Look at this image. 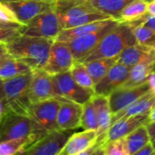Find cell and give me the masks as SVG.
I'll return each instance as SVG.
<instances>
[{
    "label": "cell",
    "instance_id": "obj_1",
    "mask_svg": "<svg viewBox=\"0 0 155 155\" xmlns=\"http://www.w3.org/2000/svg\"><path fill=\"white\" fill-rule=\"evenodd\" d=\"M54 41L20 34L6 45L11 57L24 61L35 70L45 68Z\"/></svg>",
    "mask_w": 155,
    "mask_h": 155
},
{
    "label": "cell",
    "instance_id": "obj_2",
    "mask_svg": "<svg viewBox=\"0 0 155 155\" xmlns=\"http://www.w3.org/2000/svg\"><path fill=\"white\" fill-rule=\"evenodd\" d=\"M53 8L62 30L110 18L98 11L88 0H54Z\"/></svg>",
    "mask_w": 155,
    "mask_h": 155
},
{
    "label": "cell",
    "instance_id": "obj_3",
    "mask_svg": "<svg viewBox=\"0 0 155 155\" xmlns=\"http://www.w3.org/2000/svg\"><path fill=\"white\" fill-rule=\"evenodd\" d=\"M138 44L132 28L120 22L98 44V46L82 60L88 62L98 58H118L123 49L129 46Z\"/></svg>",
    "mask_w": 155,
    "mask_h": 155
},
{
    "label": "cell",
    "instance_id": "obj_4",
    "mask_svg": "<svg viewBox=\"0 0 155 155\" xmlns=\"http://www.w3.org/2000/svg\"><path fill=\"white\" fill-rule=\"evenodd\" d=\"M48 133L28 114L13 110L6 115L0 124V141L26 139L35 142Z\"/></svg>",
    "mask_w": 155,
    "mask_h": 155
},
{
    "label": "cell",
    "instance_id": "obj_5",
    "mask_svg": "<svg viewBox=\"0 0 155 155\" xmlns=\"http://www.w3.org/2000/svg\"><path fill=\"white\" fill-rule=\"evenodd\" d=\"M32 72L18 76L3 81V91L11 110L28 114L31 101L29 99V87Z\"/></svg>",
    "mask_w": 155,
    "mask_h": 155
},
{
    "label": "cell",
    "instance_id": "obj_6",
    "mask_svg": "<svg viewBox=\"0 0 155 155\" xmlns=\"http://www.w3.org/2000/svg\"><path fill=\"white\" fill-rule=\"evenodd\" d=\"M52 82L54 95L58 99L84 104L95 94L93 91L87 90L78 84L72 78L70 71L52 75Z\"/></svg>",
    "mask_w": 155,
    "mask_h": 155
},
{
    "label": "cell",
    "instance_id": "obj_7",
    "mask_svg": "<svg viewBox=\"0 0 155 155\" xmlns=\"http://www.w3.org/2000/svg\"><path fill=\"white\" fill-rule=\"evenodd\" d=\"M61 31L62 28L54 8L38 15L20 28V34L53 40L57 39Z\"/></svg>",
    "mask_w": 155,
    "mask_h": 155
},
{
    "label": "cell",
    "instance_id": "obj_8",
    "mask_svg": "<svg viewBox=\"0 0 155 155\" xmlns=\"http://www.w3.org/2000/svg\"><path fill=\"white\" fill-rule=\"evenodd\" d=\"M119 24L120 21L115 20L110 25L100 30L91 32L64 42H66V44L70 48L75 60L82 62V60L98 46L101 40Z\"/></svg>",
    "mask_w": 155,
    "mask_h": 155
},
{
    "label": "cell",
    "instance_id": "obj_9",
    "mask_svg": "<svg viewBox=\"0 0 155 155\" xmlns=\"http://www.w3.org/2000/svg\"><path fill=\"white\" fill-rule=\"evenodd\" d=\"M61 103V100L52 98L46 101L32 103L28 110V114L47 132L58 130L57 116Z\"/></svg>",
    "mask_w": 155,
    "mask_h": 155
},
{
    "label": "cell",
    "instance_id": "obj_10",
    "mask_svg": "<svg viewBox=\"0 0 155 155\" xmlns=\"http://www.w3.org/2000/svg\"><path fill=\"white\" fill-rule=\"evenodd\" d=\"M70 135V130H57L48 132L18 155H58Z\"/></svg>",
    "mask_w": 155,
    "mask_h": 155
},
{
    "label": "cell",
    "instance_id": "obj_11",
    "mask_svg": "<svg viewBox=\"0 0 155 155\" xmlns=\"http://www.w3.org/2000/svg\"><path fill=\"white\" fill-rule=\"evenodd\" d=\"M76 62L72 52L64 41L55 40L50 48L48 62L44 69L50 75L70 71Z\"/></svg>",
    "mask_w": 155,
    "mask_h": 155
},
{
    "label": "cell",
    "instance_id": "obj_12",
    "mask_svg": "<svg viewBox=\"0 0 155 155\" xmlns=\"http://www.w3.org/2000/svg\"><path fill=\"white\" fill-rule=\"evenodd\" d=\"M130 68L116 62L102 79L94 85V93L109 97L118 88L121 87L128 80Z\"/></svg>",
    "mask_w": 155,
    "mask_h": 155
},
{
    "label": "cell",
    "instance_id": "obj_13",
    "mask_svg": "<svg viewBox=\"0 0 155 155\" xmlns=\"http://www.w3.org/2000/svg\"><path fill=\"white\" fill-rule=\"evenodd\" d=\"M150 91V89L148 82L132 88H118L108 97L112 115L121 111Z\"/></svg>",
    "mask_w": 155,
    "mask_h": 155
},
{
    "label": "cell",
    "instance_id": "obj_14",
    "mask_svg": "<svg viewBox=\"0 0 155 155\" xmlns=\"http://www.w3.org/2000/svg\"><path fill=\"white\" fill-rule=\"evenodd\" d=\"M56 98L53 91L52 75L43 69L32 71L29 87V99L32 103Z\"/></svg>",
    "mask_w": 155,
    "mask_h": 155
},
{
    "label": "cell",
    "instance_id": "obj_15",
    "mask_svg": "<svg viewBox=\"0 0 155 155\" xmlns=\"http://www.w3.org/2000/svg\"><path fill=\"white\" fill-rule=\"evenodd\" d=\"M61 100L57 116V127L59 130H73L81 127L82 104Z\"/></svg>",
    "mask_w": 155,
    "mask_h": 155
},
{
    "label": "cell",
    "instance_id": "obj_16",
    "mask_svg": "<svg viewBox=\"0 0 155 155\" xmlns=\"http://www.w3.org/2000/svg\"><path fill=\"white\" fill-rule=\"evenodd\" d=\"M8 7L13 10L18 21L23 25H27L33 18L38 15L52 9L54 7V1H33V0H25V1H15L7 3Z\"/></svg>",
    "mask_w": 155,
    "mask_h": 155
},
{
    "label": "cell",
    "instance_id": "obj_17",
    "mask_svg": "<svg viewBox=\"0 0 155 155\" xmlns=\"http://www.w3.org/2000/svg\"><path fill=\"white\" fill-rule=\"evenodd\" d=\"M149 114L150 112L130 116L127 118H121L112 122L107 131L105 142L125 138L127 135H129L130 132H132L140 126L148 123Z\"/></svg>",
    "mask_w": 155,
    "mask_h": 155
},
{
    "label": "cell",
    "instance_id": "obj_18",
    "mask_svg": "<svg viewBox=\"0 0 155 155\" xmlns=\"http://www.w3.org/2000/svg\"><path fill=\"white\" fill-rule=\"evenodd\" d=\"M98 131L84 130L81 132L73 133L69 136L58 155H78L98 142Z\"/></svg>",
    "mask_w": 155,
    "mask_h": 155
},
{
    "label": "cell",
    "instance_id": "obj_19",
    "mask_svg": "<svg viewBox=\"0 0 155 155\" xmlns=\"http://www.w3.org/2000/svg\"><path fill=\"white\" fill-rule=\"evenodd\" d=\"M155 71V49H152L142 60L132 66L130 69L128 80L121 86L132 88L147 82L149 76Z\"/></svg>",
    "mask_w": 155,
    "mask_h": 155
},
{
    "label": "cell",
    "instance_id": "obj_20",
    "mask_svg": "<svg viewBox=\"0 0 155 155\" xmlns=\"http://www.w3.org/2000/svg\"><path fill=\"white\" fill-rule=\"evenodd\" d=\"M97 121H98V142H105V137L112 122V113L110 108L109 98L103 95L94 94L91 98Z\"/></svg>",
    "mask_w": 155,
    "mask_h": 155
},
{
    "label": "cell",
    "instance_id": "obj_21",
    "mask_svg": "<svg viewBox=\"0 0 155 155\" xmlns=\"http://www.w3.org/2000/svg\"><path fill=\"white\" fill-rule=\"evenodd\" d=\"M153 107H155V93L150 91L133 103H131L124 110H122L121 111L112 115V122L121 118L149 113Z\"/></svg>",
    "mask_w": 155,
    "mask_h": 155
},
{
    "label": "cell",
    "instance_id": "obj_22",
    "mask_svg": "<svg viewBox=\"0 0 155 155\" xmlns=\"http://www.w3.org/2000/svg\"><path fill=\"white\" fill-rule=\"evenodd\" d=\"M114 21H115V19L109 18V19H105V20L95 21V22H92V23L85 24V25H82V26H79V27L68 28V29H64L59 33V35L58 36L56 40L68 41V40H70L72 38L80 37V36L100 30V29L110 25Z\"/></svg>",
    "mask_w": 155,
    "mask_h": 155
},
{
    "label": "cell",
    "instance_id": "obj_23",
    "mask_svg": "<svg viewBox=\"0 0 155 155\" xmlns=\"http://www.w3.org/2000/svg\"><path fill=\"white\" fill-rule=\"evenodd\" d=\"M100 12L115 20L120 19L121 13L125 7L134 0H88Z\"/></svg>",
    "mask_w": 155,
    "mask_h": 155
},
{
    "label": "cell",
    "instance_id": "obj_24",
    "mask_svg": "<svg viewBox=\"0 0 155 155\" xmlns=\"http://www.w3.org/2000/svg\"><path fill=\"white\" fill-rule=\"evenodd\" d=\"M32 71L33 69L27 63L10 56L0 64V80L4 81Z\"/></svg>",
    "mask_w": 155,
    "mask_h": 155
},
{
    "label": "cell",
    "instance_id": "obj_25",
    "mask_svg": "<svg viewBox=\"0 0 155 155\" xmlns=\"http://www.w3.org/2000/svg\"><path fill=\"white\" fill-rule=\"evenodd\" d=\"M124 141L130 155L134 154L150 143V139L146 125H141L134 130L124 138Z\"/></svg>",
    "mask_w": 155,
    "mask_h": 155
},
{
    "label": "cell",
    "instance_id": "obj_26",
    "mask_svg": "<svg viewBox=\"0 0 155 155\" xmlns=\"http://www.w3.org/2000/svg\"><path fill=\"white\" fill-rule=\"evenodd\" d=\"M151 50L152 48L140 44L129 46L125 48L123 51L120 54V56L118 57V62L131 68L132 66L142 60Z\"/></svg>",
    "mask_w": 155,
    "mask_h": 155
},
{
    "label": "cell",
    "instance_id": "obj_27",
    "mask_svg": "<svg viewBox=\"0 0 155 155\" xmlns=\"http://www.w3.org/2000/svg\"><path fill=\"white\" fill-rule=\"evenodd\" d=\"M118 61V58H98L84 62L94 84L99 82L107 74L110 68Z\"/></svg>",
    "mask_w": 155,
    "mask_h": 155
},
{
    "label": "cell",
    "instance_id": "obj_28",
    "mask_svg": "<svg viewBox=\"0 0 155 155\" xmlns=\"http://www.w3.org/2000/svg\"><path fill=\"white\" fill-rule=\"evenodd\" d=\"M148 2L146 0H134L123 9L120 22L128 23L136 20L147 13Z\"/></svg>",
    "mask_w": 155,
    "mask_h": 155
},
{
    "label": "cell",
    "instance_id": "obj_29",
    "mask_svg": "<svg viewBox=\"0 0 155 155\" xmlns=\"http://www.w3.org/2000/svg\"><path fill=\"white\" fill-rule=\"evenodd\" d=\"M70 73L74 81L80 86L94 91L95 84L83 62L76 61L70 69Z\"/></svg>",
    "mask_w": 155,
    "mask_h": 155
},
{
    "label": "cell",
    "instance_id": "obj_30",
    "mask_svg": "<svg viewBox=\"0 0 155 155\" xmlns=\"http://www.w3.org/2000/svg\"><path fill=\"white\" fill-rule=\"evenodd\" d=\"M32 143L34 142L26 139L0 141V155H18Z\"/></svg>",
    "mask_w": 155,
    "mask_h": 155
},
{
    "label": "cell",
    "instance_id": "obj_31",
    "mask_svg": "<svg viewBox=\"0 0 155 155\" xmlns=\"http://www.w3.org/2000/svg\"><path fill=\"white\" fill-rule=\"evenodd\" d=\"M81 128L84 130H94L98 131V121L91 99L82 104Z\"/></svg>",
    "mask_w": 155,
    "mask_h": 155
},
{
    "label": "cell",
    "instance_id": "obj_32",
    "mask_svg": "<svg viewBox=\"0 0 155 155\" xmlns=\"http://www.w3.org/2000/svg\"><path fill=\"white\" fill-rule=\"evenodd\" d=\"M138 44L155 49V30L143 25L132 28Z\"/></svg>",
    "mask_w": 155,
    "mask_h": 155
},
{
    "label": "cell",
    "instance_id": "obj_33",
    "mask_svg": "<svg viewBox=\"0 0 155 155\" xmlns=\"http://www.w3.org/2000/svg\"><path fill=\"white\" fill-rule=\"evenodd\" d=\"M105 155H130L126 148L124 138L104 142Z\"/></svg>",
    "mask_w": 155,
    "mask_h": 155
},
{
    "label": "cell",
    "instance_id": "obj_34",
    "mask_svg": "<svg viewBox=\"0 0 155 155\" xmlns=\"http://www.w3.org/2000/svg\"><path fill=\"white\" fill-rule=\"evenodd\" d=\"M0 20L8 22V23H15V24L22 25L18 21L13 10L8 7L7 3H4V2H0Z\"/></svg>",
    "mask_w": 155,
    "mask_h": 155
},
{
    "label": "cell",
    "instance_id": "obj_35",
    "mask_svg": "<svg viewBox=\"0 0 155 155\" xmlns=\"http://www.w3.org/2000/svg\"><path fill=\"white\" fill-rule=\"evenodd\" d=\"M21 28L0 27V42L7 44L8 42H9L10 40H12L13 38L20 35Z\"/></svg>",
    "mask_w": 155,
    "mask_h": 155
},
{
    "label": "cell",
    "instance_id": "obj_36",
    "mask_svg": "<svg viewBox=\"0 0 155 155\" xmlns=\"http://www.w3.org/2000/svg\"><path fill=\"white\" fill-rule=\"evenodd\" d=\"M125 24L129 25L131 28H135L137 26H140V25H143L145 27H148V28L155 30V16H152V15H150V14H149L147 12L141 18L136 19V20H133V21L125 23Z\"/></svg>",
    "mask_w": 155,
    "mask_h": 155
},
{
    "label": "cell",
    "instance_id": "obj_37",
    "mask_svg": "<svg viewBox=\"0 0 155 155\" xmlns=\"http://www.w3.org/2000/svg\"><path fill=\"white\" fill-rule=\"evenodd\" d=\"M9 105L7 101V99L4 94V91L0 92V124L2 123L3 120L5 119L6 115L10 111Z\"/></svg>",
    "mask_w": 155,
    "mask_h": 155
},
{
    "label": "cell",
    "instance_id": "obj_38",
    "mask_svg": "<svg viewBox=\"0 0 155 155\" xmlns=\"http://www.w3.org/2000/svg\"><path fill=\"white\" fill-rule=\"evenodd\" d=\"M132 155H155V149L151 143H149L144 148H142Z\"/></svg>",
    "mask_w": 155,
    "mask_h": 155
},
{
    "label": "cell",
    "instance_id": "obj_39",
    "mask_svg": "<svg viewBox=\"0 0 155 155\" xmlns=\"http://www.w3.org/2000/svg\"><path fill=\"white\" fill-rule=\"evenodd\" d=\"M150 135V143L154 144L155 143V120L154 121H149L148 123L145 124Z\"/></svg>",
    "mask_w": 155,
    "mask_h": 155
},
{
    "label": "cell",
    "instance_id": "obj_40",
    "mask_svg": "<svg viewBox=\"0 0 155 155\" xmlns=\"http://www.w3.org/2000/svg\"><path fill=\"white\" fill-rule=\"evenodd\" d=\"M9 57H10V55L8 53L6 43L0 42V64H1L2 62H4Z\"/></svg>",
    "mask_w": 155,
    "mask_h": 155
},
{
    "label": "cell",
    "instance_id": "obj_41",
    "mask_svg": "<svg viewBox=\"0 0 155 155\" xmlns=\"http://www.w3.org/2000/svg\"><path fill=\"white\" fill-rule=\"evenodd\" d=\"M149 86H150V91H152L153 93H155V71L152 72L149 78H148V81H147Z\"/></svg>",
    "mask_w": 155,
    "mask_h": 155
},
{
    "label": "cell",
    "instance_id": "obj_42",
    "mask_svg": "<svg viewBox=\"0 0 155 155\" xmlns=\"http://www.w3.org/2000/svg\"><path fill=\"white\" fill-rule=\"evenodd\" d=\"M98 147H99V142H97V143H96L95 145H93L92 147H91V148L85 150L84 151L81 152L80 154H78V155H93V154L95 153V151L97 150Z\"/></svg>",
    "mask_w": 155,
    "mask_h": 155
},
{
    "label": "cell",
    "instance_id": "obj_43",
    "mask_svg": "<svg viewBox=\"0 0 155 155\" xmlns=\"http://www.w3.org/2000/svg\"><path fill=\"white\" fill-rule=\"evenodd\" d=\"M147 12L152 16H155V0H152V1L148 3Z\"/></svg>",
    "mask_w": 155,
    "mask_h": 155
},
{
    "label": "cell",
    "instance_id": "obj_44",
    "mask_svg": "<svg viewBox=\"0 0 155 155\" xmlns=\"http://www.w3.org/2000/svg\"><path fill=\"white\" fill-rule=\"evenodd\" d=\"M23 25L20 24H15V23H8L0 20V27H10V28H21Z\"/></svg>",
    "mask_w": 155,
    "mask_h": 155
},
{
    "label": "cell",
    "instance_id": "obj_45",
    "mask_svg": "<svg viewBox=\"0 0 155 155\" xmlns=\"http://www.w3.org/2000/svg\"><path fill=\"white\" fill-rule=\"evenodd\" d=\"M93 155H105L104 154V143L103 142H99V147Z\"/></svg>",
    "mask_w": 155,
    "mask_h": 155
},
{
    "label": "cell",
    "instance_id": "obj_46",
    "mask_svg": "<svg viewBox=\"0 0 155 155\" xmlns=\"http://www.w3.org/2000/svg\"><path fill=\"white\" fill-rule=\"evenodd\" d=\"M15 1H25V0H0V2L4 3H9V2H15ZM33 1H48V2H52L54 0H33Z\"/></svg>",
    "mask_w": 155,
    "mask_h": 155
},
{
    "label": "cell",
    "instance_id": "obj_47",
    "mask_svg": "<svg viewBox=\"0 0 155 155\" xmlns=\"http://www.w3.org/2000/svg\"><path fill=\"white\" fill-rule=\"evenodd\" d=\"M155 120V107L151 109L149 114V121H154Z\"/></svg>",
    "mask_w": 155,
    "mask_h": 155
},
{
    "label": "cell",
    "instance_id": "obj_48",
    "mask_svg": "<svg viewBox=\"0 0 155 155\" xmlns=\"http://www.w3.org/2000/svg\"><path fill=\"white\" fill-rule=\"evenodd\" d=\"M3 91V81L0 80V92Z\"/></svg>",
    "mask_w": 155,
    "mask_h": 155
},
{
    "label": "cell",
    "instance_id": "obj_49",
    "mask_svg": "<svg viewBox=\"0 0 155 155\" xmlns=\"http://www.w3.org/2000/svg\"><path fill=\"white\" fill-rule=\"evenodd\" d=\"M146 1H147V2L149 3V2H150V1H152V0H146Z\"/></svg>",
    "mask_w": 155,
    "mask_h": 155
},
{
    "label": "cell",
    "instance_id": "obj_50",
    "mask_svg": "<svg viewBox=\"0 0 155 155\" xmlns=\"http://www.w3.org/2000/svg\"><path fill=\"white\" fill-rule=\"evenodd\" d=\"M152 146H153V147H154V149H155V143H154V144H152Z\"/></svg>",
    "mask_w": 155,
    "mask_h": 155
}]
</instances>
